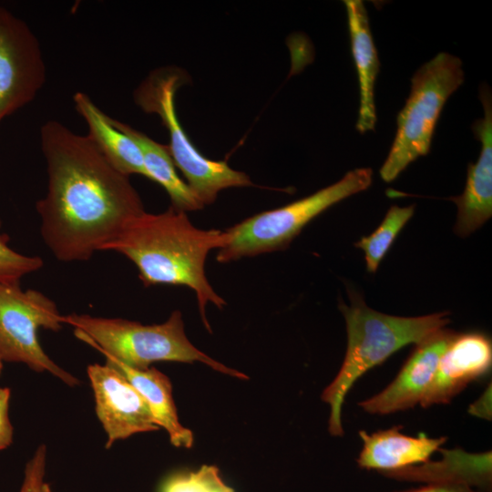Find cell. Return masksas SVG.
<instances>
[{
  "instance_id": "6da1fadb",
  "label": "cell",
  "mask_w": 492,
  "mask_h": 492,
  "mask_svg": "<svg viewBox=\"0 0 492 492\" xmlns=\"http://www.w3.org/2000/svg\"><path fill=\"white\" fill-rule=\"evenodd\" d=\"M40 143L47 172L46 193L36 204L42 239L59 261H88L145 212L143 202L87 135L48 120Z\"/></svg>"
},
{
  "instance_id": "7a4b0ae2",
  "label": "cell",
  "mask_w": 492,
  "mask_h": 492,
  "mask_svg": "<svg viewBox=\"0 0 492 492\" xmlns=\"http://www.w3.org/2000/svg\"><path fill=\"white\" fill-rule=\"evenodd\" d=\"M226 231L195 227L186 212L169 207L166 211L143 212L131 220L103 251L129 259L144 286L183 285L196 295L204 326L210 331L205 311L208 303L221 309L226 302L212 288L205 273L209 252L219 250Z\"/></svg>"
},
{
  "instance_id": "3957f363",
  "label": "cell",
  "mask_w": 492,
  "mask_h": 492,
  "mask_svg": "<svg viewBox=\"0 0 492 492\" xmlns=\"http://www.w3.org/2000/svg\"><path fill=\"white\" fill-rule=\"evenodd\" d=\"M350 305L339 304L347 330V349L342 366L325 387L322 400L330 405L328 431L343 436L342 407L353 384L369 369L410 343L417 344L451 322L449 312L417 317H401L377 312L355 292H349Z\"/></svg>"
},
{
  "instance_id": "277c9868",
  "label": "cell",
  "mask_w": 492,
  "mask_h": 492,
  "mask_svg": "<svg viewBox=\"0 0 492 492\" xmlns=\"http://www.w3.org/2000/svg\"><path fill=\"white\" fill-rule=\"evenodd\" d=\"M63 323L74 328L76 337L92 345L105 356L137 369H147L158 361L200 362L215 371L248 379L196 348L184 331L182 314L172 312L160 324L146 325L122 318L97 317L89 314L63 315Z\"/></svg>"
},
{
  "instance_id": "5b68a950",
  "label": "cell",
  "mask_w": 492,
  "mask_h": 492,
  "mask_svg": "<svg viewBox=\"0 0 492 492\" xmlns=\"http://www.w3.org/2000/svg\"><path fill=\"white\" fill-rule=\"evenodd\" d=\"M372 181L370 168L355 169L305 198L245 219L225 230L226 241L218 250L217 261L226 263L284 250L313 219L347 197L365 190Z\"/></svg>"
},
{
  "instance_id": "8992f818",
  "label": "cell",
  "mask_w": 492,
  "mask_h": 492,
  "mask_svg": "<svg viewBox=\"0 0 492 492\" xmlns=\"http://www.w3.org/2000/svg\"><path fill=\"white\" fill-rule=\"evenodd\" d=\"M462 61L442 52L420 67L396 118L397 129L380 176L391 182L414 160L428 154L435 128L448 97L464 82Z\"/></svg>"
},
{
  "instance_id": "52a82bcc",
  "label": "cell",
  "mask_w": 492,
  "mask_h": 492,
  "mask_svg": "<svg viewBox=\"0 0 492 492\" xmlns=\"http://www.w3.org/2000/svg\"><path fill=\"white\" fill-rule=\"evenodd\" d=\"M185 76L172 67L153 71L135 90L134 101L144 112L157 114L169 135V151L188 185L203 206L213 203L220 190L252 185L250 177L225 161L207 159L193 146L179 124L175 95Z\"/></svg>"
},
{
  "instance_id": "ba28073f",
  "label": "cell",
  "mask_w": 492,
  "mask_h": 492,
  "mask_svg": "<svg viewBox=\"0 0 492 492\" xmlns=\"http://www.w3.org/2000/svg\"><path fill=\"white\" fill-rule=\"evenodd\" d=\"M62 318L56 303L41 292L23 291L20 282H0L2 361L22 363L36 372H48L67 385H77V378L50 359L37 338L39 328L60 330Z\"/></svg>"
},
{
  "instance_id": "9c48e42d",
  "label": "cell",
  "mask_w": 492,
  "mask_h": 492,
  "mask_svg": "<svg viewBox=\"0 0 492 492\" xmlns=\"http://www.w3.org/2000/svg\"><path fill=\"white\" fill-rule=\"evenodd\" d=\"M45 82L37 37L24 20L0 5V123L30 103Z\"/></svg>"
},
{
  "instance_id": "30bf717a",
  "label": "cell",
  "mask_w": 492,
  "mask_h": 492,
  "mask_svg": "<svg viewBox=\"0 0 492 492\" xmlns=\"http://www.w3.org/2000/svg\"><path fill=\"white\" fill-rule=\"evenodd\" d=\"M87 376L96 414L108 440L105 447L134 434L159 430L148 403L126 377L109 364H89Z\"/></svg>"
},
{
  "instance_id": "8fae6325",
  "label": "cell",
  "mask_w": 492,
  "mask_h": 492,
  "mask_svg": "<svg viewBox=\"0 0 492 492\" xmlns=\"http://www.w3.org/2000/svg\"><path fill=\"white\" fill-rule=\"evenodd\" d=\"M456 333L443 328L415 344L395 378L380 393L358 405L371 415H389L420 404L439 359Z\"/></svg>"
},
{
  "instance_id": "7c38bea8",
  "label": "cell",
  "mask_w": 492,
  "mask_h": 492,
  "mask_svg": "<svg viewBox=\"0 0 492 492\" xmlns=\"http://www.w3.org/2000/svg\"><path fill=\"white\" fill-rule=\"evenodd\" d=\"M479 98L484 117L474 122L472 129L481 143L476 163H470L465 190L450 198L457 206L454 231L460 237L468 236L481 227L492 215V99L489 87L480 86Z\"/></svg>"
},
{
  "instance_id": "4fadbf2b",
  "label": "cell",
  "mask_w": 492,
  "mask_h": 492,
  "mask_svg": "<svg viewBox=\"0 0 492 492\" xmlns=\"http://www.w3.org/2000/svg\"><path fill=\"white\" fill-rule=\"evenodd\" d=\"M491 363L492 345L487 336L456 333L441 355L419 405L427 408L450 403L468 384L487 374Z\"/></svg>"
},
{
  "instance_id": "5bb4252c",
  "label": "cell",
  "mask_w": 492,
  "mask_h": 492,
  "mask_svg": "<svg viewBox=\"0 0 492 492\" xmlns=\"http://www.w3.org/2000/svg\"><path fill=\"white\" fill-rule=\"evenodd\" d=\"M401 426L368 434L359 432L363 448L357 458L361 468L377 469L384 473L399 470L417 463L428 462L447 437L410 436L400 432Z\"/></svg>"
},
{
  "instance_id": "9a60e30c",
  "label": "cell",
  "mask_w": 492,
  "mask_h": 492,
  "mask_svg": "<svg viewBox=\"0 0 492 492\" xmlns=\"http://www.w3.org/2000/svg\"><path fill=\"white\" fill-rule=\"evenodd\" d=\"M343 3L348 17L352 54L359 79L360 106L356 129L364 134L374 130L376 122L374 84L380 62L364 3L360 0H345Z\"/></svg>"
},
{
  "instance_id": "2e32d148",
  "label": "cell",
  "mask_w": 492,
  "mask_h": 492,
  "mask_svg": "<svg viewBox=\"0 0 492 492\" xmlns=\"http://www.w3.org/2000/svg\"><path fill=\"white\" fill-rule=\"evenodd\" d=\"M105 357L106 364L121 373L142 395L159 427L168 432L170 443L176 447H191L193 434L179 420L172 385L168 376L155 367L137 369L109 356Z\"/></svg>"
},
{
  "instance_id": "e0dca14e",
  "label": "cell",
  "mask_w": 492,
  "mask_h": 492,
  "mask_svg": "<svg viewBox=\"0 0 492 492\" xmlns=\"http://www.w3.org/2000/svg\"><path fill=\"white\" fill-rule=\"evenodd\" d=\"M77 113L85 119L88 138L95 143L107 159L121 173L146 177L143 157L137 143L117 128L92 99L84 92L73 97Z\"/></svg>"
},
{
  "instance_id": "ac0fdd59",
  "label": "cell",
  "mask_w": 492,
  "mask_h": 492,
  "mask_svg": "<svg viewBox=\"0 0 492 492\" xmlns=\"http://www.w3.org/2000/svg\"><path fill=\"white\" fill-rule=\"evenodd\" d=\"M117 128L133 139L141 150L146 178L159 184L169 196L171 206L179 211H193L204 206L189 185L178 175L168 145H162L129 125L110 118Z\"/></svg>"
},
{
  "instance_id": "d6986e66",
  "label": "cell",
  "mask_w": 492,
  "mask_h": 492,
  "mask_svg": "<svg viewBox=\"0 0 492 492\" xmlns=\"http://www.w3.org/2000/svg\"><path fill=\"white\" fill-rule=\"evenodd\" d=\"M443 460L424 466H407L399 470L387 472L388 476L399 478L422 479L431 473L432 482H456L470 484L484 481L473 470L491 477V452L483 454H468L463 450H442Z\"/></svg>"
},
{
  "instance_id": "ffe728a7",
  "label": "cell",
  "mask_w": 492,
  "mask_h": 492,
  "mask_svg": "<svg viewBox=\"0 0 492 492\" xmlns=\"http://www.w3.org/2000/svg\"><path fill=\"white\" fill-rule=\"evenodd\" d=\"M414 211V204L407 207L392 206L379 227L372 234L361 238L355 243V246L364 252L366 269L369 272H376L396 235L411 219Z\"/></svg>"
},
{
  "instance_id": "44dd1931",
  "label": "cell",
  "mask_w": 492,
  "mask_h": 492,
  "mask_svg": "<svg viewBox=\"0 0 492 492\" xmlns=\"http://www.w3.org/2000/svg\"><path fill=\"white\" fill-rule=\"evenodd\" d=\"M161 492H234L220 475L215 466H201L197 471L171 476L162 486Z\"/></svg>"
},
{
  "instance_id": "7402d4cb",
  "label": "cell",
  "mask_w": 492,
  "mask_h": 492,
  "mask_svg": "<svg viewBox=\"0 0 492 492\" xmlns=\"http://www.w3.org/2000/svg\"><path fill=\"white\" fill-rule=\"evenodd\" d=\"M8 241V236L0 234V282H20L23 276L41 269L43 260L14 251Z\"/></svg>"
},
{
  "instance_id": "603a6c76",
  "label": "cell",
  "mask_w": 492,
  "mask_h": 492,
  "mask_svg": "<svg viewBox=\"0 0 492 492\" xmlns=\"http://www.w3.org/2000/svg\"><path fill=\"white\" fill-rule=\"evenodd\" d=\"M46 454V446L41 445L26 464L22 485L25 492H50L48 484L44 482Z\"/></svg>"
},
{
  "instance_id": "cb8c5ba5",
  "label": "cell",
  "mask_w": 492,
  "mask_h": 492,
  "mask_svg": "<svg viewBox=\"0 0 492 492\" xmlns=\"http://www.w3.org/2000/svg\"><path fill=\"white\" fill-rule=\"evenodd\" d=\"M10 396L8 387H0V450L5 449L13 442L14 429L8 415Z\"/></svg>"
},
{
  "instance_id": "d4e9b609",
  "label": "cell",
  "mask_w": 492,
  "mask_h": 492,
  "mask_svg": "<svg viewBox=\"0 0 492 492\" xmlns=\"http://www.w3.org/2000/svg\"><path fill=\"white\" fill-rule=\"evenodd\" d=\"M395 492H475L469 485L456 482H433L427 486Z\"/></svg>"
},
{
  "instance_id": "484cf974",
  "label": "cell",
  "mask_w": 492,
  "mask_h": 492,
  "mask_svg": "<svg viewBox=\"0 0 492 492\" xmlns=\"http://www.w3.org/2000/svg\"><path fill=\"white\" fill-rule=\"evenodd\" d=\"M467 412L476 417L491 420V384H488L481 396L470 405Z\"/></svg>"
},
{
  "instance_id": "4316f807",
  "label": "cell",
  "mask_w": 492,
  "mask_h": 492,
  "mask_svg": "<svg viewBox=\"0 0 492 492\" xmlns=\"http://www.w3.org/2000/svg\"><path fill=\"white\" fill-rule=\"evenodd\" d=\"M2 369H3V361L0 358V374H1Z\"/></svg>"
},
{
  "instance_id": "83f0119b",
  "label": "cell",
  "mask_w": 492,
  "mask_h": 492,
  "mask_svg": "<svg viewBox=\"0 0 492 492\" xmlns=\"http://www.w3.org/2000/svg\"><path fill=\"white\" fill-rule=\"evenodd\" d=\"M20 492H25V491H24V489H23L22 487H21V490H20Z\"/></svg>"
},
{
  "instance_id": "f1b7e54d",
  "label": "cell",
  "mask_w": 492,
  "mask_h": 492,
  "mask_svg": "<svg viewBox=\"0 0 492 492\" xmlns=\"http://www.w3.org/2000/svg\"><path fill=\"white\" fill-rule=\"evenodd\" d=\"M1 224H2V223H1V220H0V228H1Z\"/></svg>"
}]
</instances>
